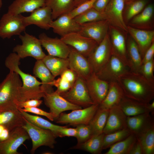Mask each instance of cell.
I'll list each match as a JSON object with an SVG mask.
<instances>
[{"label":"cell","instance_id":"1","mask_svg":"<svg viewBox=\"0 0 154 154\" xmlns=\"http://www.w3.org/2000/svg\"><path fill=\"white\" fill-rule=\"evenodd\" d=\"M117 82L128 98L144 103H150L154 98V83L139 72L129 70L121 76Z\"/></svg>","mask_w":154,"mask_h":154},{"label":"cell","instance_id":"2","mask_svg":"<svg viewBox=\"0 0 154 154\" xmlns=\"http://www.w3.org/2000/svg\"><path fill=\"white\" fill-rule=\"evenodd\" d=\"M20 59L17 54L13 52L7 57L5 63L10 71L17 74L22 79L20 101L31 99H40L44 95L40 87L42 83L35 76L24 72L20 69L19 65Z\"/></svg>","mask_w":154,"mask_h":154},{"label":"cell","instance_id":"3","mask_svg":"<svg viewBox=\"0 0 154 154\" xmlns=\"http://www.w3.org/2000/svg\"><path fill=\"white\" fill-rule=\"evenodd\" d=\"M22 85L19 75L10 71L0 84V108L17 107L15 103L20 101Z\"/></svg>","mask_w":154,"mask_h":154},{"label":"cell","instance_id":"4","mask_svg":"<svg viewBox=\"0 0 154 154\" xmlns=\"http://www.w3.org/2000/svg\"><path fill=\"white\" fill-rule=\"evenodd\" d=\"M19 37L22 44L14 47L13 52L16 53L21 59L30 56L36 60H40L46 56L39 38L25 32L24 35H19Z\"/></svg>","mask_w":154,"mask_h":154},{"label":"cell","instance_id":"5","mask_svg":"<svg viewBox=\"0 0 154 154\" xmlns=\"http://www.w3.org/2000/svg\"><path fill=\"white\" fill-rule=\"evenodd\" d=\"M26 120V123L23 127L32 141L31 153L34 154L36 150L41 146L53 148L56 143L55 139L57 137L55 134L50 130L40 127Z\"/></svg>","mask_w":154,"mask_h":154},{"label":"cell","instance_id":"6","mask_svg":"<svg viewBox=\"0 0 154 154\" xmlns=\"http://www.w3.org/2000/svg\"><path fill=\"white\" fill-rule=\"evenodd\" d=\"M99 105L93 104L84 109L72 110L69 113H62L55 119L56 122L76 126L81 124L88 125L99 108Z\"/></svg>","mask_w":154,"mask_h":154},{"label":"cell","instance_id":"7","mask_svg":"<svg viewBox=\"0 0 154 154\" xmlns=\"http://www.w3.org/2000/svg\"><path fill=\"white\" fill-rule=\"evenodd\" d=\"M27 25L25 17L21 14H4L0 20V37L10 38L15 35H19L25 31Z\"/></svg>","mask_w":154,"mask_h":154},{"label":"cell","instance_id":"8","mask_svg":"<svg viewBox=\"0 0 154 154\" xmlns=\"http://www.w3.org/2000/svg\"><path fill=\"white\" fill-rule=\"evenodd\" d=\"M60 95L70 103L82 108L94 104L88 93L85 80L78 76L70 89Z\"/></svg>","mask_w":154,"mask_h":154},{"label":"cell","instance_id":"9","mask_svg":"<svg viewBox=\"0 0 154 154\" xmlns=\"http://www.w3.org/2000/svg\"><path fill=\"white\" fill-rule=\"evenodd\" d=\"M112 55L108 33L87 58L93 72L96 73L107 62Z\"/></svg>","mask_w":154,"mask_h":154},{"label":"cell","instance_id":"10","mask_svg":"<svg viewBox=\"0 0 154 154\" xmlns=\"http://www.w3.org/2000/svg\"><path fill=\"white\" fill-rule=\"evenodd\" d=\"M130 70L119 58L112 54L107 62L96 73L100 79L109 83L117 82L119 77Z\"/></svg>","mask_w":154,"mask_h":154},{"label":"cell","instance_id":"11","mask_svg":"<svg viewBox=\"0 0 154 154\" xmlns=\"http://www.w3.org/2000/svg\"><path fill=\"white\" fill-rule=\"evenodd\" d=\"M61 39L67 45L88 58L98 45L93 39L85 37L78 33H72Z\"/></svg>","mask_w":154,"mask_h":154},{"label":"cell","instance_id":"12","mask_svg":"<svg viewBox=\"0 0 154 154\" xmlns=\"http://www.w3.org/2000/svg\"><path fill=\"white\" fill-rule=\"evenodd\" d=\"M125 4L124 0H110L103 13L110 25L128 32L123 16Z\"/></svg>","mask_w":154,"mask_h":154},{"label":"cell","instance_id":"13","mask_svg":"<svg viewBox=\"0 0 154 154\" xmlns=\"http://www.w3.org/2000/svg\"><path fill=\"white\" fill-rule=\"evenodd\" d=\"M43 98L45 105L49 108L54 120L63 112L82 108L68 101L55 91L44 94Z\"/></svg>","mask_w":154,"mask_h":154},{"label":"cell","instance_id":"14","mask_svg":"<svg viewBox=\"0 0 154 154\" xmlns=\"http://www.w3.org/2000/svg\"><path fill=\"white\" fill-rule=\"evenodd\" d=\"M30 137L23 127L16 128L10 134L5 140L0 142V154H20L18 148Z\"/></svg>","mask_w":154,"mask_h":154},{"label":"cell","instance_id":"15","mask_svg":"<svg viewBox=\"0 0 154 154\" xmlns=\"http://www.w3.org/2000/svg\"><path fill=\"white\" fill-rule=\"evenodd\" d=\"M70 47V51L67 58L69 68L74 71L78 76L85 80L94 72L88 59Z\"/></svg>","mask_w":154,"mask_h":154},{"label":"cell","instance_id":"16","mask_svg":"<svg viewBox=\"0 0 154 154\" xmlns=\"http://www.w3.org/2000/svg\"><path fill=\"white\" fill-rule=\"evenodd\" d=\"M85 81L91 100L94 104L99 105L108 92L109 83L100 79L94 72L87 78Z\"/></svg>","mask_w":154,"mask_h":154},{"label":"cell","instance_id":"17","mask_svg":"<svg viewBox=\"0 0 154 154\" xmlns=\"http://www.w3.org/2000/svg\"><path fill=\"white\" fill-rule=\"evenodd\" d=\"M38 37L42 46L46 50L48 54L63 58H68L70 47L60 38L49 37L44 33L40 34Z\"/></svg>","mask_w":154,"mask_h":154},{"label":"cell","instance_id":"18","mask_svg":"<svg viewBox=\"0 0 154 154\" xmlns=\"http://www.w3.org/2000/svg\"><path fill=\"white\" fill-rule=\"evenodd\" d=\"M78 32L81 35L95 40L98 44L108 33L110 24L106 20L94 21L81 24Z\"/></svg>","mask_w":154,"mask_h":154},{"label":"cell","instance_id":"19","mask_svg":"<svg viewBox=\"0 0 154 154\" xmlns=\"http://www.w3.org/2000/svg\"><path fill=\"white\" fill-rule=\"evenodd\" d=\"M121 31L118 29L110 25L108 33L110 39L112 54L119 58L128 66L126 42Z\"/></svg>","mask_w":154,"mask_h":154},{"label":"cell","instance_id":"20","mask_svg":"<svg viewBox=\"0 0 154 154\" xmlns=\"http://www.w3.org/2000/svg\"><path fill=\"white\" fill-rule=\"evenodd\" d=\"M127 117L119 105L111 108L103 133L108 134L127 128Z\"/></svg>","mask_w":154,"mask_h":154},{"label":"cell","instance_id":"21","mask_svg":"<svg viewBox=\"0 0 154 154\" xmlns=\"http://www.w3.org/2000/svg\"><path fill=\"white\" fill-rule=\"evenodd\" d=\"M26 120L16 107L0 108V125L11 131L17 127H23Z\"/></svg>","mask_w":154,"mask_h":154},{"label":"cell","instance_id":"22","mask_svg":"<svg viewBox=\"0 0 154 154\" xmlns=\"http://www.w3.org/2000/svg\"><path fill=\"white\" fill-rule=\"evenodd\" d=\"M30 15L25 17L27 26L34 25L46 30L50 28V25L53 20L51 9L45 6L38 8L31 12Z\"/></svg>","mask_w":154,"mask_h":154},{"label":"cell","instance_id":"23","mask_svg":"<svg viewBox=\"0 0 154 154\" xmlns=\"http://www.w3.org/2000/svg\"><path fill=\"white\" fill-rule=\"evenodd\" d=\"M50 27L54 33L62 37L72 33L78 32L80 29L81 25L74 18H70L67 13L53 20Z\"/></svg>","mask_w":154,"mask_h":154},{"label":"cell","instance_id":"24","mask_svg":"<svg viewBox=\"0 0 154 154\" xmlns=\"http://www.w3.org/2000/svg\"><path fill=\"white\" fill-rule=\"evenodd\" d=\"M153 125H154V119L149 112L127 117V128L136 136L143 133Z\"/></svg>","mask_w":154,"mask_h":154},{"label":"cell","instance_id":"25","mask_svg":"<svg viewBox=\"0 0 154 154\" xmlns=\"http://www.w3.org/2000/svg\"><path fill=\"white\" fill-rule=\"evenodd\" d=\"M127 32L137 44L142 57L154 41V31L144 30L127 26Z\"/></svg>","mask_w":154,"mask_h":154},{"label":"cell","instance_id":"26","mask_svg":"<svg viewBox=\"0 0 154 154\" xmlns=\"http://www.w3.org/2000/svg\"><path fill=\"white\" fill-rule=\"evenodd\" d=\"M33 73L35 77L40 80L42 83L40 87L44 94L54 91L53 83L55 78L41 60H37L33 68Z\"/></svg>","mask_w":154,"mask_h":154},{"label":"cell","instance_id":"27","mask_svg":"<svg viewBox=\"0 0 154 154\" xmlns=\"http://www.w3.org/2000/svg\"><path fill=\"white\" fill-rule=\"evenodd\" d=\"M125 96L121 87L117 82L109 83L108 92L99 108L110 109L119 105Z\"/></svg>","mask_w":154,"mask_h":154},{"label":"cell","instance_id":"28","mask_svg":"<svg viewBox=\"0 0 154 154\" xmlns=\"http://www.w3.org/2000/svg\"><path fill=\"white\" fill-rule=\"evenodd\" d=\"M46 0H14L9 6L7 13L12 15L31 12L46 6Z\"/></svg>","mask_w":154,"mask_h":154},{"label":"cell","instance_id":"29","mask_svg":"<svg viewBox=\"0 0 154 154\" xmlns=\"http://www.w3.org/2000/svg\"><path fill=\"white\" fill-rule=\"evenodd\" d=\"M126 48L129 70L138 73L141 65L142 58L137 44L130 36L128 37L126 42Z\"/></svg>","mask_w":154,"mask_h":154},{"label":"cell","instance_id":"30","mask_svg":"<svg viewBox=\"0 0 154 154\" xmlns=\"http://www.w3.org/2000/svg\"><path fill=\"white\" fill-rule=\"evenodd\" d=\"M149 103L140 102L125 96L118 105L127 116H130L146 112L150 113Z\"/></svg>","mask_w":154,"mask_h":154},{"label":"cell","instance_id":"31","mask_svg":"<svg viewBox=\"0 0 154 154\" xmlns=\"http://www.w3.org/2000/svg\"><path fill=\"white\" fill-rule=\"evenodd\" d=\"M41 60L55 78L60 76L64 70L69 68L67 58H63L48 54Z\"/></svg>","mask_w":154,"mask_h":154},{"label":"cell","instance_id":"32","mask_svg":"<svg viewBox=\"0 0 154 154\" xmlns=\"http://www.w3.org/2000/svg\"><path fill=\"white\" fill-rule=\"evenodd\" d=\"M46 6L51 9L54 20L72 10L74 8V0H46Z\"/></svg>","mask_w":154,"mask_h":154},{"label":"cell","instance_id":"33","mask_svg":"<svg viewBox=\"0 0 154 154\" xmlns=\"http://www.w3.org/2000/svg\"><path fill=\"white\" fill-rule=\"evenodd\" d=\"M109 112V109L98 108L88 124L92 131V136L103 133Z\"/></svg>","mask_w":154,"mask_h":154},{"label":"cell","instance_id":"34","mask_svg":"<svg viewBox=\"0 0 154 154\" xmlns=\"http://www.w3.org/2000/svg\"><path fill=\"white\" fill-rule=\"evenodd\" d=\"M103 133L98 135L92 136L85 142L77 144L74 148L81 149L94 154L100 153L103 149Z\"/></svg>","mask_w":154,"mask_h":154},{"label":"cell","instance_id":"35","mask_svg":"<svg viewBox=\"0 0 154 154\" xmlns=\"http://www.w3.org/2000/svg\"><path fill=\"white\" fill-rule=\"evenodd\" d=\"M137 140L136 136L131 133L122 140L111 146L105 154H129Z\"/></svg>","mask_w":154,"mask_h":154},{"label":"cell","instance_id":"36","mask_svg":"<svg viewBox=\"0 0 154 154\" xmlns=\"http://www.w3.org/2000/svg\"><path fill=\"white\" fill-rule=\"evenodd\" d=\"M154 6L153 3L146 5L143 9L139 14L134 17L130 22L131 26L136 28L145 27L149 25L153 18Z\"/></svg>","mask_w":154,"mask_h":154},{"label":"cell","instance_id":"37","mask_svg":"<svg viewBox=\"0 0 154 154\" xmlns=\"http://www.w3.org/2000/svg\"><path fill=\"white\" fill-rule=\"evenodd\" d=\"M21 114L27 121L41 128L52 131L57 137L58 130L62 126L53 124L48 121L37 116L32 115L23 111L21 108H18Z\"/></svg>","mask_w":154,"mask_h":154},{"label":"cell","instance_id":"38","mask_svg":"<svg viewBox=\"0 0 154 154\" xmlns=\"http://www.w3.org/2000/svg\"><path fill=\"white\" fill-rule=\"evenodd\" d=\"M136 136L141 146L143 154H154V125Z\"/></svg>","mask_w":154,"mask_h":154},{"label":"cell","instance_id":"39","mask_svg":"<svg viewBox=\"0 0 154 154\" xmlns=\"http://www.w3.org/2000/svg\"><path fill=\"white\" fill-rule=\"evenodd\" d=\"M149 0H136L125 3L123 16L124 20L127 23L134 17L140 13L147 5Z\"/></svg>","mask_w":154,"mask_h":154},{"label":"cell","instance_id":"40","mask_svg":"<svg viewBox=\"0 0 154 154\" xmlns=\"http://www.w3.org/2000/svg\"><path fill=\"white\" fill-rule=\"evenodd\" d=\"M131 132L127 129H124L104 135L103 143V149L110 148L111 146L125 139Z\"/></svg>","mask_w":154,"mask_h":154},{"label":"cell","instance_id":"41","mask_svg":"<svg viewBox=\"0 0 154 154\" xmlns=\"http://www.w3.org/2000/svg\"><path fill=\"white\" fill-rule=\"evenodd\" d=\"M74 19L77 23L80 25L106 20L103 13L100 12L93 8L78 15Z\"/></svg>","mask_w":154,"mask_h":154},{"label":"cell","instance_id":"42","mask_svg":"<svg viewBox=\"0 0 154 154\" xmlns=\"http://www.w3.org/2000/svg\"><path fill=\"white\" fill-rule=\"evenodd\" d=\"M76 126L77 133L76 137L77 144L85 142L92 136V131L88 125L81 124Z\"/></svg>","mask_w":154,"mask_h":154},{"label":"cell","instance_id":"43","mask_svg":"<svg viewBox=\"0 0 154 154\" xmlns=\"http://www.w3.org/2000/svg\"><path fill=\"white\" fill-rule=\"evenodd\" d=\"M154 59L141 64L139 73L143 75L147 79L154 83Z\"/></svg>","mask_w":154,"mask_h":154},{"label":"cell","instance_id":"44","mask_svg":"<svg viewBox=\"0 0 154 154\" xmlns=\"http://www.w3.org/2000/svg\"><path fill=\"white\" fill-rule=\"evenodd\" d=\"M96 0H89L80 4L74 7L68 14L69 16L72 18H74L76 16L93 8L94 5Z\"/></svg>","mask_w":154,"mask_h":154},{"label":"cell","instance_id":"45","mask_svg":"<svg viewBox=\"0 0 154 154\" xmlns=\"http://www.w3.org/2000/svg\"><path fill=\"white\" fill-rule=\"evenodd\" d=\"M53 86L56 88L55 92L60 94L68 91L72 85L68 81L60 77L56 79H55Z\"/></svg>","mask_w":154,"mask_h":154},{"label":"cell","instance_id":"46","mask_svg":"<svg viewBox=\"0 0 154 154\" xmlns=\"http://www.w3.org/2000/svg\"><path fill=\"white\" fill-rule=\"evenodd\" d=\"M42 101L40 99H31L23 101H17L15 104L17 108L38 107L42 104Z\"/></svg>","mask_w":154,"mask_h":154},{"label":"cell","instance_id":"47","mask_svg":"<svg viewBox=\"0 0 154 154\" xmlns=\"http://www.w3.org/2000/svg\"><path fill=\"white\" fill-rule=\"evenodd\" d=\"M21 109L22 110L25 112H30L37 115L44 116L52 121L54 120V117L51 112H46L38 107L25 108Z\"/></svg>","mask_w":154,"mask_h":154},{"label":"cell","instance_id":"48","mask_svg":"<svg viewBox=\"0 0 154 154\" xmlns=\"http://www.w3.org/2000/svg\"><path fill=\"white\" fill-rule=\"evenodd\" d=\"M77 133L76 128H68L66 126L62 127L58 130L57 137H76Z\"/></svg>","mask_w":154,"mask_h":154},{"label":"cell","instance_id":"49","mask_svg":"<svg viewBox=\"0 0 154 154\" xmlns=\"http://www.w3.org/2000/svg\"><path fill=\"white\" fill-rule=\"evenodd\" d=\"M60 77L66 80L72 85L75 82L78 76L73 70L68 68L64 70L60 76Z\"/></svg>","mask_w":154,"mask_h":154},{"label":"cell","instance_id":"50","mask_svg":"<svg viewBox=\"0 0 154 154\" xmlns=\"http://www.w3.org/2000/svg\"><path fill=\"white\" fill-rule=\"evenodd\" d=\"M154 41L146 50L142 59L141 64L154 58Z\"/></svg>","mask_w":154,"mask_h":154},{"label":"cell","instance_id":"51","mask_svg":"<svg viewBox=\"0 0 154 154\" xmlns=\"http://www.w3.org/2000/svg\"><path fill=\"white\" fill-rule=\"evenodd\" d=\"M110 0H96L93 8L96 10L103 13Z\"/></svg>","mask_w":154,"mask_h":154},{"label":"cell","instance_id":"52","mask_svg":"<svg viewBox=\"0 0 154 154\" xmlns=\"http://www.w3.org/2000/svg\"><path fill=\"white\" fill-rule=\"evenodd\" d=\"M11 132L5 126L0 125V142L6 140L9 137Z\"/></svg>","mask_w":154,"mask_h":154},{"label":"cell","instance_id":"53","mask_svg":"<svg viewBox=\"0 0 154 154\" xmlns=\"http://www.w3.org/2000/svg\"><path fill=\"white\" fill-rule=\"evenodd\" d=\"M129 154H143L141 146L137 139L130 152Z\"/></svg>","mask_w":154,"mask_h":154},{"label":"cell","instance_id":"54","mask_svg":"<svg viewBox=\"0 0 154 154\" xmlns=\"http://www.w3.org/2000/svg\"><path fill=\"white\" fill-rule=\"evenodd\" d=\"M148 107L150 110V113L153 114L154 111V101H153L152 103L149 104Z\"/></svg>","mask_w":154,"mask_h":154},{"label":"cell","instance_id":"55","mask_svg":"<svg viewBox=\"0 0 154 154\" xmlns=\"http://www.w3.org/2000/svg\"><path fill=\"white\" fill-rule=\"evenodd\" d=\"M89 0H74V7H76L86 1Z\"/></svg>","mask_w":154,"mask_h":154},{"label":"cell","instance_id":"56","mask_svg":"<svg viewBox=\"0 0 154 154\" xmlns=\"http://www.w3.org/2000/svg\"><path fill=\"white\" fill-rule=\"evenodd\" d=\"M136 0H124L125 3L131 2Z\"/></svg>","mask_w":154,"mask_h":154},{"label":"cell","instance_id":"57","mask_svg":"<svg viewBox=\"0 0 154 154\" xmlns=\"http://www.w3.org/2000/svg\"><path fill=\"white\" fill-rule=\"evenodd\" d=\"M2 5V0H0V11Z\"/></svg>","mask_w":154,"mask_h":154}]
</instances>
